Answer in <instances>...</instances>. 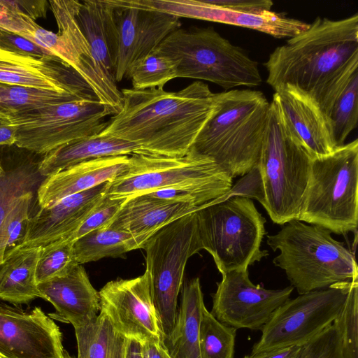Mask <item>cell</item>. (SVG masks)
Returning a JSON list of instances; mask_svg holds the SVG:
<instances>
[{"instance_id":"obj_35","label":"cell","mask_w":358,"mask_h":358,"mask_svg":"<svg viewBox=\"0 0 358 358\" xmlns=\"http://www.w3.org/2000/svg\"><path fill=\"white\" fill-rule=\"evenodd\" d=\"M336 148L344 145L358 120V71L355 73L336 99L329 115Z\"/></svg>"},{"instance_id":"obj_34","label":"cell","mask_w":358,"mask_h":358,"mask_svg":"<svg viewBox=\"0 0 358 358\" xmlns=\"http://www.w3.org/2000/svg\"><path fill=\"white\" fill-rule=\"evenodd\" d=\"M236 330L220 322L205 306L199 330L200 357L234 358Z\"/></svg>"},{"instance_id":"obj_18","label":"cell","mask_w":358,"mask_h":358,"mask_svg":"<svg viewBox=\"0 0 358 358\" xmlns=\"http://www.w3.org/2000/svg\"><path fill=\"white\" fill-rule=\"evenodd\" d=\"M108 182L64 198L30 216L25 233L13 248H43L70 238L106 194Z\"/></svg>"},{"instance_id":"obj_44","label":"cell","mask_w":358,"mask_h":358,"mask_svg":"<svg viewBox=\"0 0 358 358\" xmlns=\"http://www.w3.org/2000/svg\"><path fill=\"white\" fill-rule=\"evenodd\" d=\"M211 4L236 12L260 14L270 11L273 2L271 0H208Z\"/></svg>"},{"instance_id":"obj_31","label":"cell","mask_w":358,"mask_h":358,"mask_svg":"<svg viewBox=\"0 0 358 358\" xmlns=\"http://www.w3.org/2000/svg\"><path fill=\"white\" fill-rule=\"evenodd\" d=\"M74 329L77 358H124L127 337L115 328L104 311L100 310L94 320Z\"/></svg>"},{"instance_id":"obj_3","label":"cell","mask_w":358,"mask_h":358,"mask_svg":"<svg viewBox=\"0 0 358 358\" xmlns=\"http://www.w3.org/2000/svg\"><path fill=\"white\" fill-rule=\"evenodd\" d=\"M217 106L189 150L213 160L232 178L255 168L269 117L271 102L252 90L216 93Z\"/></svg>"},{"instance_id":"obj_7","label":"cell","mask_w":358,"mask_h":358,"mask_svg":"<svg viewBox=\"0 0 358 358\" xmlns=\"http://www.w3.org/2000/svg\"><path fill=\"white\" fill-rule=\"evenodd\" d=\"M195 213L201 250L210 254L222 275L248 270L268 255L260 249L266 219L250 198L226 195Z\"/></svg>"},{"instance_id":"obj_36","label":"cell","mask_w":358,"mask_h":358,"mask_svg":"<svg viewBox=\"0 0 358 358\" xmlns=\"http://www.w3.org/2000/svg\"><path fill=\"white\" fill-rule=\"evenodd\" d=\"M73 242L66 239L41 248L36 268L37 284L64 276L78 264L74 255Z\"/></svg>"},{"instance_id":"obj_17","label":"cell","mask_w":358,"mask_h":358,"mask_svg":"<svg viewBox=\"0 0 358 358\" xmlns=\"http://www.w3.org/2000/svg\"><path fill=\"white\" fill-rule=\"evenodd\" d=\"M131 5L143 9L186 17L228 24L263 32L276 38H292L309 24L289 17L284 13L260 14L236 12L214 6L208 0H132Z\"/></svg>"},{"instance_id":"obj_9","label":"cell","mask_w":358,"mask_h":358,"mask_svg":"<svg viewBox=\"0 0 358 358\" xmlns=\"http://www.w3.org/2000/svg\"><path fill=\"white\" fill-rule=\"evenodd\" d=\"M196 212V211H195ZM166 224L148 240L145 273L149 279L153 304L163 333L172 330L177 315V303L188 259L201 250L196 213Z\"/></svg>"},{"instance_id":"obj_5","label":"cell","mask_w":358,"mask_h":358,"mask_svg":"<svg viewBox=\"0 0 358 358\" xmlns=\"http://www.w3.org/2000/svg\"><path fill=\"white\" fill-rule=\"evenodd\" d=\"M313 157L284 125L271 102L259 162L257 200L278 224L298 220L307 188Z\"/></svg>"},{"instance_id":"obj_14","label":"cell","mask_w":358,"mask_h":358,"mask_svg":"<svg viewBox=\"0 0 358 358\" xmlns=\"http://www.w3.org/2000/svg\"><path fill=\"white\" fill-rule=\"evenodd\" d=\"M213 295L210 313L220 322L238 329L262 330L273 313L287 299L292 286L268 289L255 285L248 269L222 274Z\"/></svg>"},{"instance_id":"obj_8","label":"cell","mask_w":358,"mask_h":358,"mask_svg":"<svg viewBox=\"0 0 358 358\" xmlns=\"http://www.w3.org/2000/svg\"><path fill=\"white\" fill-rule=\"evenodd\" d=\"M298 220L337 234L357 231V139L313 158Z\"/></svg>"},{"instance_id":"obj_13","label":"cell","mask_w":358,"mask_h":358,"mask_svg":"<svg viewBox=\"0 0 358 358\" xmlns=\"http://www.w3.org/2000/svg\"><path fill=\"white\" fill-rule=\"evenodd\" d=\"M115 43V78L120 82L131 66L152 52L171 33L180 28V18L155 10L106 0Z\"/></svg>"},{"instance_id":"obj_15","label":"cell","mask_w":358,"mask_h":358,"mask_svg":"<svg viewBox=\"0 0 358 358\" xmlns=\"http://www.w3.org/2000/svg\"><path fill=\"white\" fill-rule=\"evenodd\" d=\"M99 293L100 310L106 313L120 333L142 343L162 341L163 333L145 272L134 278L109 281Z\"/></svg>"},{"instance_id":"obj_26","label":"cell","mask_w":358,"mask_h":358,"mask_svg":"<svg viewBox=\"0 0 358 358\" xmlns=\"http://www.w3.org/2000/svg\"><path fill=\"white\" fill-rule=\"evenodd\" d=\"M181 296L174 326L162 344L171 358H201L199 330L205 305L199 278L184 285Z\"/></svg>"},{"instance_id":"obj_23","label":"cell","mask_w":358,"mask_h":358,"mask_svg":"<svg viewBox=\"0 0 358 358\" xmlns=\"http://www.w3.org/2000/svg\"><path fill=\"white\" fill-rule=\"evenodd\" d=\"M43 299L50 302L63 321L73 327L94 320L100 311L99 293L91 284L82 264L66 275L38 284Z\"/></svg>"},{"instance_id":"obj_1","label":"cell","mask_w":358,"mask_h":358,"mask_svg":"<svg viewBox=\"0 0 358 358\" xmlns=\"http://www.w3.org/2000/svg\"><path fill=\"white\" fill-rule=\"evenodd\" d=\"M264 65L266 83L275 91L296 90L329 120L336 99L358 71V14L338 20L317 17L305 31L277 47Z\"/></svg>"},{"instance_id":"obj_25","label":"cell","mask_w":358,"mask_h":358,"mask_svg":"<svg viewBox=\"0 0 358 358\" xmlns=\"http://www.w3.org/2000/svg\"><path fill=\"white\" fill-rule=\"evenodd\" d=\"M140 147L128 141L101 133L69 142L43 155L40 174L48 177L85 161L137 153Z\"/></svg>"},{"instance_id":"obj_43","label":"cell","mask_w":358,"mask_h":358,"mask_svg":"<svg viewBox=\"0 0 358 358\" xmlns=\"http://www.w3.org/2000/svg\"><path fill=\"white\" fill-rule=\"evenodd\" d=\"M38 24L34 20L20 13L7 0H0V30L24 36Z\"/></svg>"},{"instance_id":"obj_45","label":"cell","mask_w":358,"mask_h":358,"mask_svg":"<svg viewBox=\"0 0 358 358\" xmlns=\"http://www.w3.org/2000/svg\"><path fill=\"white\" fill-rule=\"evenodd\" d=\"M20 13L27 16L33 20L45 17L47 13V1H8Z\"/></svg>"},{"instance_id":"obj_46","label":"cell","mask_w":358,"mask_h":358,"mask_svg":"<svg viewBox=\"0 0 358 358\" xmlns=\"http://www.w3.org/2000/svg\"><path fill=\"white\" fill-rule=\"evenodd\" d=\"M17 128L8 116L0 114V146L13 145L16 141Z\"/></svg>"},{"instance_id":"obj_19","label":"cell","mask_w":358,"mask_h":358,"mask_svg":"<svg viewBox=\"0 0 358 358\" xmlns=\"http://www.w3.org/2000/svg\"><path fill=\"white\" fill-rule=\"evenodd\" d=\"M0 83L69 92L88 100L98 99L83 78L62 60L38 59L1 50Z\"/></svg>"},{"instance_id":"obj_32","label":"cell","mask_w":358,"mask_h":358,"mask_svg":"<svg viewBox=\"0 0 358 358\" xmlns=\"http://www.w3.org/2000/svg\"><path fill=\"white\" fill-rule=\"evenodd\" d=\"M88 100L69 93L0 83V114L15 115L61 103Z\"/></svg>"},{"instance_id":"obj_22","label":"cell","mask_w":358,"mask_h":358,"mask_svg":"<svg viewBox=\"0 0 358 358\" xmlns=\"http://www.w3.org/2000/svg\"><path fill=\"white\" fill-rule=\"evenodd\" d=\"M129 155L83 162L45 177L36 192L39 208H48L64 198L110 181L127 171Z\"/></svg>"},{"instance_id":"obj_28","label":"cell","mask_w":358,"mask_h":358,"mask_svg":"<svg viewBox=\"0 0 358 358\" xmlns=\"http://www.w3.org/2000/svg\"><path fill=\"white\" fill-rule=\"evenodd\" d=\"M36 155L20 148V151L0 159L3 168L0 176V223L21 196L31 192L36 194L44 180L38 171L42 159L36 160Z\"/></svg>"},{"instance_id":"obj_6","label":"cell","mask_w":358,"mask_h":358,"mask_svg":"<svg viewBox=\"0 0 358 358\" xmlns=\"http://www.w3.org/2000/svg\"><path fill=\"white\" fill-rule=\"evenodd\" d=\"M155 50L176 63L177 78L209 81L225 90L262 82L258 63L213 27H180Z\"/></svg>"},{"instance_id":"obj_12","label":"cell","mask_w":358,"mask_h":358,"mask_svg":"<svg viewBox=\"0 0 358 358\" xmlns=\"http://www.w3.org/2000/svg\"><path fill=\"white\" fill-rule=\"evenodd\" d=\"M353 282L336 283L287 299L262 329L261 337L251 354L302 345L317 336L333 324Z\"/></svg>"},{"instance_id":"obj_24","label":"cell","mask_w":358,"mask_h":358,"mask_svg":"<svg viewBox=\"0 0 358 358\" xmlns=\"http://www.w3.org/2000/svg\"><path fill=\"white\" fill-rule=\"evenodd\" d=\"M200 207L159 199L148 194H141L127 199L104 227L134 235L152 236L163 227L196 211Z\"/></svg>"},{"instance_id":"obj_11","label":"cell","mask_w":358,"mask_h":358,"mask_svg":"<svg viewBox=\"0 0 358 358\" xmlns=\"http://www.w3.org/2000/svg\"><path fill=\"white\" fill-rule=\"evenodd\" d=\"M232 179L213 160L192 150L179 157L134 153L127 171L108 182L105 195L127 199L169 188L232 182Z\"/></svg>"},{"instance_id":"obj_21","label":"cell","mask_w":358,"mask_h":358,"mask_svg":"<svg viewBox=\"0 0 358 358\" xmlns=\"http://www.w3.org/2000/svg\"><path fill=\"white\" fill-rule=\"evenodd\" d=\"M75 15L88 42L96 71L115 115L122 108L123 97L115 78V43L108 6L106 0L75 1Z\"/></svg>"},{"instance_id":"obj_50","label":"cell","mask_w":358,"mask_h":358,"mask_svg":"<svg viewBox=\"0 0 358 358\" xmlns=\"http://www.w3.org/2000/svg\"><path fill=\"white\" fill-rule=\"evenodd\" d=\"M2 173H3V168H2V166H1V165L0 164V176L2 174Z\"/></svg>"},{"instance_id":"obj_41","label":"cell","mask_w":358,"mask_h":358,"mask_svg":"<svg viewBox=\"0 0 358 358\" xmlns=\"http://www.w3.org/2000/svg\"><path fill=\"white\" fill-rule=\"evenodd\" d=\"M125 200L104 195L78 229L69 239L75 241L92 231L106 226L116 215Z\"/></svg>"},{"instance_id":"obj_29","label":"cell","mask_w":358,"mask_h":358,"mask_svg":"<svg viewBox=\"0 0 358 358\" xmlns=\"http://www.w3.org/2000/svg\"><path fill=\"white\" fill-rule=\"evenodd\" d=\"M49 3L58 26V32L69 39L78 56V73L87 83L99 101L113 111L108 94L96 71L88 42L76 20L75 0H56Z\"/></svg>"},{"instance_id":"obj_20","label":"cell","mask_w":358,"mask_h":358,"mask_svg":"<svg viewBox=\"0 0 358 358\" xmlns=\"http://www.w3.org/2000/svg\"><path fill=\"white\" fill-rule=\"evenodd\" d=\"M271 102L287 129L313 157L329 155L336 148L328 118L310 98L285 87L275 91Z\"/></svg>"},{"instance_id":"obj_27","label":"cell","mask_w":358,"mask_h":358,"mask_svg":"<svg viewBox=\"0 0 358 358\" xmlns=\"http://www.w3.org/2000/svg\"><path fill=\"white\" fill-rule=\"evenodd\" d=\"M41 248L8 250L0 264V300L13 305L27 304L42 298L36 280Z\"/></svg>"},{"instance_id":"obj_47","label":"cell","mask_w":358,"mask_h":358,"mask_svg":"<svg viewBox=\"0 0 358 358\" xmlns=\"http://www.w3.org/2000/svg\"><path fill=\"white\" fill-rule=\"evenodd\" d=\"M301 345H292L266 352L250 354L243 358H299Z\"/></svg>"},{"instance_id":"obj_16","label":"cell","mask_w":358,"mask_h":358,"mask_svg":"<svg viewBox=\"0 0 358 358\" xmlns=\"http://www.w3.org/2000/svg\"><path fill=\"white\" fill-rule=\"evenodd\" d=\"M62 334L40 307L0 300V358H64Z\"/></svg>"},{"instance_id":"obj_33","label":"cell","mask_w":358,"mask_h":358,"mask_svg":"<svg viewBox=\"0 0 358 358\" xmlns=\"http://www.w3.org/2000/svg\"><path fill=\"white\" fill-rule=\"evenodd\" d=\"M126 77L130 78L134 90L163 88L177 78V65L172 59L154 50L134 62Z\"/></svg>"},{"instance_id":"obj_39","label":"cell","mask_w":358,"mask_h":358,"mask_svg":"<svg viewBox=\"0 0 358 358\" xmlns=\"http://www.w3.org/2000/svg\"><path fill=\"white\" fill-rule=\"evenodd\" d=\"M22 36L52 52L78 73V56L69 39L64 34H55L37 25L34 31Z\"/></svg>"},{"instance_id":"obj_2","label":"cell","mask_w":358,"mask_h":358,"mask_svg":"<svg viewBox=\"0 0 358 358\" xmlns=\"http://www.w3.org/2000/svg\"><path fill=\"white\" fill-rule=\"evenodd\" d=\"M123 106L101 134L133 142L137 153L179 157L191 149L217 106L216 93L201 81L178 92L163 88L121 90Z\"/></svg>"},{"instance_id":"obj_38","label":"cell","mask_w":358,"mask_h":358,"mask_svg":"<svg viewBox=\"0 0 358 358\" xmlns=\"http://www.w3.org/2000/svg\"><path fill=\"white\" fill-rule=\"evenodd\" d=\"M333 324L340 335L344 358H358V280L352 282Z\"/></svg>"},{"instance_id":"obj_48","label":"cell","mask_w":358,"mask_h":358,"mask_svg":"<svg viewBox=\"0 0 358 358\" xmlns=\"http://www.w3.org/2000/svg\"><path fill=\"white\" fill-rule=\"evenodd\" d=\"M143 358H171L162 341L150 340L143 342Z\"/></svg>"},{"instance_id":"obj_10","label":"cell","mask_w":358,"mask_h":358,"mask_svg":"<svg viewBox=\"0 0 358 358\" xmlns=\"http://www.w3.org/2000/svg\"><path fill=\"white\" fill-rule=\"evenodd\" d=\"M113 111L98 99L48 106L10 117L17 128L15 145L44 155L72 141L99 134Z\"/></svg>"},{"instance_id":"obj_37","label":"cell","mask_w":358,"mask_h":358,"mask_svg":"<svg viewBox=\"0 0 358 358\" xmlns=\"http://www.w3.org/2000/svg\"><path fill=\"white\" fill-rule=\"evenodd\" d=\"M34 194L31 192L21 196L0 223V264L6 252L15 246L25 233Z\"/></svg>"},{"instance_id":"obj_40","label":"cell","mask_w":358,"mask_h":358,"mask_svg":"<svg viewBox=\"0 0 358 358\" xmlns=\"http://www.w3.org/2000/svg\"><path fill=\"white\" fill-rule=\"evenodd\" d=\"M299 358H344L342 343L332 324L301 345Z\"/></svg>"},{"instance_id":"obj_42","label":"cell","mask_w":358,"mask_h":358,"mask_svg":"<svg viewBox=\"0 0 358 358\" xmlns=\"http://www.w3.org/2000/svg\"><path fill=\"white\" fill-rule=\"evenodd\" d=\"M0 50L38 59H61L22 36L2 30H0Z\"/></svg>"},{"instance_id":"obj_30","label":"cell","mask_w":358,"mask_h":358,"mask_svg":"<svg viewBox=\"0 0 358 358\" xmlns=\"http://www.w3.org/2000/svg\"><path fill=\"white\" fill-rule=\"evenodd\" d=\"M150 236L103 227L74 241L76 260L78 264H83L105 257H121L129 251L143 249Z\"/></svg>"},{"instance_id":"obj_4","label":"cell","mask_w":358,"mask_h":358,"mask_svg":"<svg viewBox=\"0 0 358 358\" xmlns=\"http://www.w3.org/2000/svg\"><path fill=\"white\" fill-rule=\"evenodd\" d=\"M267 236V245L279 254L273 264L282 269L299 294L332 285L358 280L355 255L329 230L298 220Z\"/></svg>"},{"instance_id":"obj_49","label":"cell","mask_w":358,"mask_h":358,"mask_svg":"<svg viewBox=\"0 0 358 358\" xmlns=\"http://www.w3.org/2000/svg\"><path fill=\"white\" fill-rule=\"evenodd\" d=\"M124 358H143V343L135 338H127Z\"/></svg>"}]
</instances>
